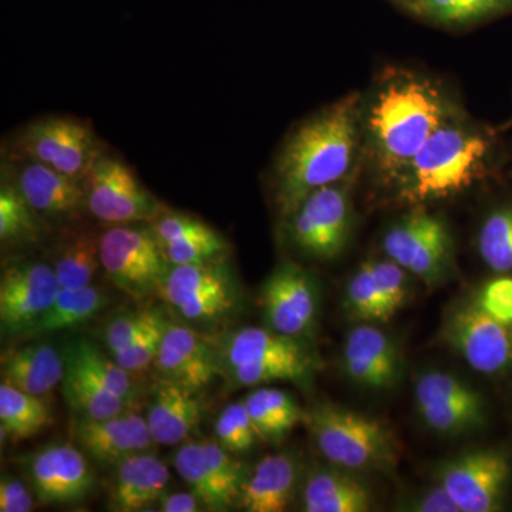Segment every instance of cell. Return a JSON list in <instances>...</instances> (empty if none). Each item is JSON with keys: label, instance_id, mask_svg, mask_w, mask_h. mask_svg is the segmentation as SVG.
Returning <instances> with one entry per match:
<instances>
[{"label": "cell", "instance_id": "1", "mask_svg": "<svg viewBox=\"0 0 512 512\" xmlns=\"http://www.w3.org/2000/svg\"><path fill=\"white\" fill-rule=\"evenodd\" d=\"M359 117V97L348 96L292 131L274 168L276 207L285 220L312 192L345 180L359 144Z\"/></svg>", "mask_w": 512, "mask_h": 512}, {"label": "cell", "instance_id": "2", "mask_svg": "<svg viewBox=\"0 0 512 512\" xmlns=\"http://www.w3.org/2000/svg\"><path fill=\"white\" fill-rule=\"evenodd\" d=\"M456 120L437 84L417 74L394 72L384 79L366 116L367 144L384 181L399 177L440 127Z\"/></svg>", "mask_w": 512, "mask_h": 512}, {"label": "cell", "instance_id": "3", "mask_svg": "<svg viewBox=\"0 0 512 512\" xmlns=\"http://www.w3.org/2000/svg\"><path fill=\"white\" fill-rule=\"evenodd\" d=\"M490 153L485 134L448 121L393 181L397 198L414 208L460 194L483 177Z\"/></svg>", "mask_w": 512, "mask_h": 512}, {"label": "cell", "instance_id": "4", "mask_svg": "<svg viewBox=\"0 0 512 512\" xmlns=\"http://www.w3.org/2000/svg\"><path fill=\"white\" fill-rule=\"evenodd\" d=\"M319 453L332 466L353 473L389 470L397 461V441L386 424L339 404L323 402L305 412Z\"/></svg>", "mask_w": 512, "mask_h": 512}, {"label": "cell", "instance_id": "5", "mask_svg": "<svg viewBox=\"0 0 512 512\" xmlns=\"http://www.w3.org/2000/svg\"><path fill=\"white\" fill-rule=\"evenodd\" d=\"M221 370L229 382L251 387L285 382L298 373H315L311 343L289 338L269 328H241L221 343Z\"/></svg>", "mask_w": 512, "mask_h": 512}, {"label": "cell", "instance_id": "6", "mask_svg": "<svg viewBox=\"0 0 512 512\" xmlns=\"http://www.w3.org/2000/svg\"><path fill=\"white\" fill-rule=\"evenodd\" d=\"M103 153L100 140L87 121L47 116L15 131L8 140L6 160L36 161L84 181Z\"/></svg>", "mask_w": 512, "mask_h": 512}, {"label": "cell", "instance_id": "7", "mask_svg": "<svg viewBox=\"0 0 512 512\" xmlns=\"http://www.w3.org/2000/svg\"><path fill=\"white\" fill-rule=\"evenodd\" d=\"M100 254L111 284L136 301L158 295L171 266L148 224L107 228L100 235Z\"/></svg>", "mask_w": 512, "mask_h": 512}, {"label": "cell", "instance_id": "8", "mask_svg": "<svg viewBox=\"0 0 512 512\" xmlns=\"http://www.w3.org/2000/svg\"><path fill=\"white\" fill-rule=\"evenodd\" d=\"M158 296L187 323H214L237 309L239 289L227 258L171 265Z\"/></svg>", "mask_w": 512, "mask_h": 512}, {"label": "cell", "instance_id": "9", "mask_svg": "<svg viewBox=\"0 0 512 512\" xmlns=\"http://www.w3.org/2000/svg\"><path fill=\"white\" fill-rule=\"evenodd\" d=\"M383 249L387 258L429 288L443 284L453 271V235L443 218L423 207H414L387 229Z\"/></svg>", "mask_w": 512, "mask_h": 512}, {"label": "cell", "instance_id": "10", "mask_svg": "<svg viewBox=\"0 0 512 512\" xmlns=\"http://www.w3.org/2000/svg\"><path fill=\"white\" fill-rule=\"evenodd\" d=\"M83 187L86 210L109 227L150 224L167 211L123 160L106 151L84 178Z\"/></svg>", "mask_w": 512, "mask_h": 512}, {"label": "cell", "instance_id": "11", "mask_svg": "<svg viewBox=\"0 0 512 512\" xmlns=\"http://www.w3.org/2000/svg\"><path fill=\"white\" fill-rule=\"evenodd\" d=\"M288 220L293 247L316 261L339 258L353 228L348 181L326 185L305 198Z\"/></svg>", "mask_w": 512, "mask_h": 512}, {"label": "cell", "instance_id": "12", "mask_svg": "<svg viewBox=\"0 0 512 512\" xmlns=\"http://www.w3.org/2000/svg\"><path fill=\"white\" fill-rule=\"evenodd\" d=\"M440 336L481 375H500L512 367V326L491 318L473 298L450 305L444 312Z\"/></svg>", "mask_w": 512, "mask_h": 512}, {"label": "cell", "instance_id": "13", "mask_svg": "<svg viewBox=\"0 0 512 512\" xmlns=\"http://www.w3.org/2000/svg\"><path fill=\"white\" fill-rule=\"evenodd\" d=\"M511 460L497 448H473L441 461L436 481L460 512H493L503 505Z\"/></svg>", "mask_w": 512, "mask_h": 512}, {"label": "cell", "instance_id": "14", "mask_svg": "<svg viewBox=\"0 0 512 512\" xmlns=\"http://www.w3.org/2000/svg\"><path fill=\"white\" fill-rule=\"evenodd\" d=\"M259 302L266 328L311 343L320 313V289L311 272L282 262L266 278Z\"/></svg>", "mask_w": 512, "mask_h": 512}, {"label": "cell", "instance_id": "15", "mask_svg": "<svg viewBox=\"0 0 512 512\" xmlns=\"http://www.w3.org/2000/svg\"><path fill=\"white\" fill-rule=\"evenodd\" d=\"M414 404L424 426L441 436L481 429L487 404L478 390L454 373L427 370L414 382Z\"/></svg>", "mask_w": 512, "mask_h": 512}, {"label": "cell", "instance_id": "16", "mask_svg": "<svg viewBox=\"0 0 512 512\" xmlns=\"http://www.w3.org/2000/svg\"><path fill=\"white\" fill-rule=\"evenodd\" d=\"M217 440L184 441L173 454L178 476L205 510L228 511L239 504L248 471Z\"/></svg>", "mask_w": 512, "mask_h": 512}, {"label": "cell", "instance_id": "17", "mask_svg": "<svg viewBox=\"0 0 512 512\" xmlns=\"http://www.w3.org/2000/svg\"><path fill=\"white\" fill-rule=\"evenodd\" d=\"M53 265L20 261L6 266L0 278V325L3 335H26L45 315L59 293Z\"/></svg>", "mask_w": 512, "mask_h": 512}, {"label": "cell", "instance_id": "18", "mask_svg": "<svg viewBox=\"0 0 512 512\" xmlns=\"http://www.w3.org/2000/svg\"><path fill=\"white\" fill-rule=\"evenodd\" d=\"M82 448L53 443L23 458L33 493L43 504H72L92 493L96 476Z\"/></svg>", "mask_w": 512, "mask_h": 512}, {"label": "cell", "instance_id": "19", "mask_svg": "<svg viewBox=\"0 0 512 512\" xmlns=\"http://www.w3.org/2000/svg\"><path fill=\"white\" fill-rule=\"evenodd\" d=\"M2 165L3 177L23 195L40 218L73 220L86 208L83 181L36 161L6 160Z\"/></svg>", "mask_w": 512, "mask_h": 512}, {"label": "cell", "instance_id": "20", "mask_svg": "<svg viewBox=\"0 0 512 512\" xmlns=\"http://www.w3.org/2000/svg\"><path fill=\"white\" fill-rule=\"evenodd\" d=\"M403 357L396 340L375 323H359L342 349V367L350 382L363 389L382 392L399 383Z\"/></svg>", "mask_w": 512, "mask_h": 512}, {"label": "cell", "instance_id": "21", "mask_svg": "<svg viewBox=\"0 0 512 512\" xmlns=\"http://www.w3.org/2000/svg\"><path fill=\"white\" fill-rule=\"evenodd\" d=\"M73 430L79 447L101 466L116 467L127 457L150 450L154 443L146 417L133 407L107 419L79 417Z\"/></svg>", "mask_w": 512, "mask_h": 512}, {"label": "cell", "instance_id": "22", "mask_svg": "<svg viewBox=\"0 0 512 512\" xmlns=\"http://www.w3.org/2000/svg\"><path fill=\"white\" fill-rule=\"evenodd\" d=\"M154 367L161 379L198 393L221 372L217 352L210 343L194 329L177 323H168Z\"/></svg>", "mask_w": 512, "mask_h": 512}, {"label": "cell", "instance_id": "23", "mask_svg": "<svg viewBox=\"0 0 512 512\" xmlns=\"http://www.w3.org/2000/svg\"><path fill=\"white\" fill-rule=\"evenodd\" d=\"M202 410L198 392L160 377L146 414L154 443L158 446L183 444L200 426Z\"/></svg>", "mask_w": 512, "mask_h": 512}, {"label": "cell", "instance_id": "24", "mask_svg": "<svg viewBox=\"0 0 512 512\" xmlns=\"http://www.w3.org/2000/svg\"><path fill=\"white\" fill-rule=\"evenodd\" d=\"M167 464L150 451L133 454L116 466L110 487V510L138 512L158 504L170 484Z\"/></svg>", "mask_w": 512, "mask_h": 512}, {"label": "cell", "instance_id": "25", "mask_svg": "<svg viewBox=\"0 0 512 512\" xmlns=\"http://www.w3.org/2000/svg\"><path fill=\"white\" fill-rule=\"evenodd\" d=\"M299 477V461L293 454H269L248 471L238 505L248 512L285 511L298 491Z\"/></svg>", "mask_w": 512, "mask_h": 512}, {"label": "cell", "instance_id": "26", "mask_svg": "<svg viewBox=\"0 0 512 512\" xmlns=\"http://www.w3.org/2000/svg\"><path fill=\"white\" fill-rule=\"evenodd\" d=\"M303 511L366 512L373 495L359 474L328 464L309 471L302 488Z\"/></svg>", "mask_w": 512, "mask_h": 512}, {"label": "cell", "instance_id": "27", "mask_svg": "<svg viewBox=\"0 0 512 512\" xmlns=\"http://www.w3.org/2000/svg\"><path fill=\"white\" fill-rule=\"evenodd\" d=\"M66 362L52 343H30L2 356V383L43 397L62 383Z\"/></svg>", "mask_w": 512, "mask_h": 512}, {"label": "cell", "instance_id": "28", "mask_svg": "<svg viewBox=\"0 0 512 512\" xmlns=\"http://www.w3.org/2000/svg\"><path fill=\"white\" fill-rule=\"evenodd\" d=\"M249 417L259 440L279 443L299 423L305 420V412L298 402L281 389L258 387L244 397Z\"/></svg>", "mask_w": 512, "mask_h": 512}, {"label": "cell", "instance_id": "29", "mask_svg": "<svg viewBox=\"0 0 512 512\" xmlns=\"http://www.w3.org/2000/svg\"><path fill=\"white\" fill-rule=\"evenodd\" d=\"M66 367L97 384L101 389L136 404L137 390L131 373L121 367L113 356H107L89 340H76L64 349Z\"/></svg>", "mask_w": 512, "mask_h": 512}, {"label": "cell", "instance_id": "30", "mask_svg": "<svg viewBox=\"0 0 512 512\" xmlns=\"http://www.w3.org/2000/svg\"><path fill=\"white\" fill-rule=\"evenodd\" d=\"M107 303L106 295L93 285L79 289L60 288L55 301L26 336L77 328L96 318Z\"/></svg>", "mask_w": 512, "mask_h": 512}, {"label": "cell", "instance_id": "31", "mask_svg": "<svg viewBox=\"0 0 512 512\" xmlns=\"http://www.w3.org/2000/svg\"><path fill=\"white\" fill-rule=\"evenodd\" d=\"M57 281L66 289L86 288L92 285L100 269V235L89 229L74 232L64 239L53 262Z\"/></svg>", "mask_w": 512, "mask_h": 512}, {"label": "cell", "instance_id": "32", "mask_svg": "<svg viewBox=\"0 0 512 512\" xmlns=\"http://www.w3.org/2000/svg\"><path fill=\"white\" fill-rule=\"evenodd\" d=\"M53 417L42 397L0 384V430L15 441L32 439L52 424Z\"/></svg>", "mask_w": 512, "mask_h": 512}, {"label": "cell", "instance_id": "33", "mask_svg": "<svg viewBox=\"0 0 512 512\" xmlns=\"http://www.w3.org/2000/svg\"><path fill=\"white\" fill-rule=\"evenodd\" d=\"M443 26H468L512 12V0H416L406 8Z\"/></svg>", "mask_w": 512, "mask_h": 512}, {"label": "cell", "instance_id": "34", "mask_svg": "<svg viewBox=\"0 0 512 512\" xmlns=\"http://www.w3.org/2000/svg\"><path fill=\"white\" fill-rule=\"evenodd\" d=\"M62 390L67 404L84 419H107L134 407L69 367L64 372Z\"/></svg>", "mask_w": 512, "mask_h": 512}, {"label": "cell", "instance_id": "35", "mask_svg": "<svg viewBox=\"0 0 512 512\" xmlns=\"http://www.w3.org/2000/svg\"><path fill=\"white\" fill-rule=\"evenodd\" d=\"M39 215L33 211L9 181L0 187V241L2 244H30L40 234Z\"/></svg>", "mask_w": 512, "mask_h": 512}, {"label": "cell", "instance_id": "36", "mask_svg": "<svg viewBox=\"0 0 512 512\" xmlns=\"http://www.w3.org/2000/svg\"><path fill=\"white\" fill-rule=\"evenodd\" d=\"M343 305L350 318L359 323H384L392 319L376 284L370 261L363 262L349 279Z\"/></svg>", "mask_w": 512, "mask_h": 512}, {"label": "cell", "instance_id": "37", "mask_svg": "<svg viewBox=\"0 0 512 512\" xmlns=\"http://www.w3.org/2000/svg\"><path fill=\"white\" fill-rule=\"evenodd\" d=\"M478 252L495 274L512 271V207L497 208L487 215L478 232Z\"/></svg>", "mask_w": 512, "mask_h": 512}, {"label": "cell", "instance_id": "38", "mask_svg": "<svg viewBox=\"0 0 512 512\" xmlns=\"http://www.w3.org/2000/svg\"><path fill=\"white\" fill-rule=\"evenodd\" d=\"M215 437L232 454L248 453L259 439L244 402L231 403L215 421Z\"/></svg>", "mask_w": 512, "mask_h": 512}, {"label": "cell", "instance_id": "39", "mask_svg": "<svg viewBox=\"0 0 512 512\" xmlns=\"http://www.w3.org/2000/svg\"><path fill=\"white\" fill-rule=\"evenodd\" d=\"M170 265H194L227 258L228 242L220 232L212 231L200 237L161 245Z\"/></svg>", "mask_w": 512, "mask_h": 512}, {"label": "cell", "instance_id": "40", "mask_svg": "<svg viewBox=\"0 0 512 512\" xmlns=\"http://www.w3.org/2000/svg\"><path fill=\"white\" fill-rule=\"evenodd\" d=\"M164 319L163 313L158 309H143L121 313L107 323L104 328L103 339L110 353L119 352L136 342L148 329Z\"/></svg>", "mask_w": 512, "mask_h": 512}, {"label": "cell", "instance_id": "41", "mask_svg": "<svg viewBox=\"0 0 512 512\" xmlns=\"http://www.w3.org/2000/svg\"><path fill=\"white\" fill-rule=\"evenodd\" d=\"M370 265L384 303L393 318L409 299L410 274L390 258L370 259Z\"/></svg>", "mask_w": 512, "mask_h": 512}, {"label": "cell", "instance_id": "42", "mask_svg": "<svg viewBox=\"0 0 512 512\" xmlns=\"http://www.w3.org/2000/svg\"><path fill=\"white\" fill-rule=\"evenodd\" d=\"M168 323L170 322L165 318L160 320L153 328L148 329L143 336H140L136 342L119 350V352L111 353V356L128 373L144 372L148 367L154 365Z\"/></svg>", "mask_w": 512, "mask_h": 512}, {"label": "cell", "instance_id": "43", "mask_svg": "<svg viewBox=\"0 0 512 512\" xmlns=\"http://www.w3.org/2000/svg\"><path fill=\"white\" fill-rule=\"evenodd\" d=\"M154 237L160 245L171 244V242L183 241V239L200 237L212 231L210 225L191 215L181 212L165 211L163 215L148 224Z\"/></svg>", "mask_w": 512, "mask_h": 512}, {"label": "cell", "instance_id": "44", "mask_svg": "<svg viewBox=\"0 0 512 512\" xmlns=\"http://www.w3.org/2000/svg\"><path fill=\"white\" fill-rule=\"evenodd\" d=\"M478 308L504 325L512 326V278L501 275L485 282L473 296Z\"/></svg>", "mask_w": 512, "mask_h": 512}, {"label": "cell", "instance_id": "45", "mask_svg": "<svg viewBox=\"0 0 512 512\" xmlns=\"http://www.w3.org/2000/svg\"><path fill=\"white\" fill-rule=\"evenodd\" d=\"M399 507L397 510L407 512H460L456 503L439 483L410 495Z\"/></svg>", "mask_w": 512, "mask_h": 512}, {"label": "cell", "instance_id": "46", "mask_svg": "<svg viewBox=\"0 0 512 512\" xmlns=\"http://www.w3.org/2000/svg\"><path fill=\"white\" fill-rule=\"evenodd\" d=\"M35 508V497L28 485L19 478L3 474L0 480V512H30Z\"/></svg>", "mask_w": 512, "mask_h": 512}, {"label": "cell", "instance_id": "47", "mask_svg": "<svg viewBox=\"0 0 512 512\" xmlns=\"http://www.w3.org/2000/svg\"><path fill=\"white\" fill-rule=\"evenodd\" d=\"M158 511L163 512H198L205 510L200 498L192 491L164 494L158 501Z\"/></svg>", "mask_w": 512, "mask_h": 512}, {"label": "cell", "instance_id": "48", "mask_svg": "<svg viewBox=\"0 0 512 512\" xmlns=\"http://www.w3.org/2000/svg\"><path fill=\"white\" fill-rule=\"evenodd\" d=\"M399 2H402L404 6L412 5L413 2H416V0H399Z\"/></svg>", "mask_w": 512, "mask_h": 512}]
</instances>
